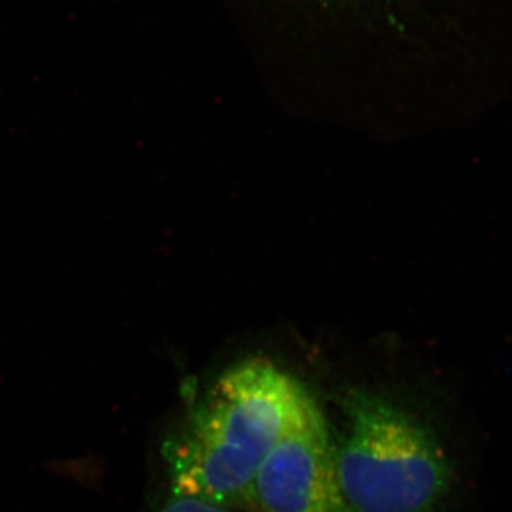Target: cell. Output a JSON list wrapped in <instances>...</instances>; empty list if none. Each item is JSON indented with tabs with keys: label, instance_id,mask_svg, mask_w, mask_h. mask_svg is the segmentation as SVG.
<instances>
[{
	"label": "cell",
	"instance_id": "cell-2",
	"mask_svg": "<svg viewBox=\"0 0 512 512\" xmlns=\"http://www.w3.org/2000/svg\"><path fill=\"white\" fill-rule=\"evenodd\" d=\"M343 427L330 433L333 466L352 512H436L454 484L443 441L402 404L350 390Z\"/></svg>",
	"mask_w": 512,
	"mask_h": 512
},
{
	"label": "cell",
	"instance_id": "cell-3",
	"mask_svg": "<svg viewBox=\"0 0 512 512\" xmlns=\"http://www.w3.org/2000/svg\"><path fill=\"white\" fill-rule=\"evenodd\" d=\"M245 507L256 512H352L333 466L330 427L315 400L269 451Z\"/></svg>",
	"mask_w": 512,
	"mask_h": 512
},
{
	"label": "cell",
	"instance_id": "cell-1",
	"mask_svg": "<svg viewBox=\"0 0 512 512\" xmlns=\"http://www.w3.org/2000/svg\"><path fill=\"white\" fill-rule=\"evenodd\" d=\"M312 399L274 363L231 367L164 443L171 493L242 507L269 451Z\"/></svg>",
	"mask_w": 512,
	"mask_h": 512
},
{
	"label": "cell",
	"instance_id": "cell-4",
	"mask_svg": "<svg viewBox=\"0 0 512 512\" xmlns=\"http://www.w3.org/2000/svg\"><path fill=\"white\" fill-rule=\"evenodd\" d=\"M157 512H231L229 507L202 500V498L190 497L171 493V497Z\"/></svg>",
	"mask_w": 512,
	"mask_h": 512
}]
</instances>
